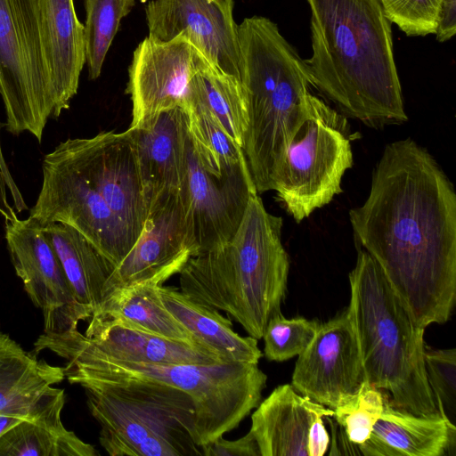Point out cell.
Here are the masks:
<instances>
[{
	"label": "cell",
	"mask_w": 456,
	"mask_h": 456,
	"mask_svg": "<svg viewBox=\"0 0 456 456\" xmlns=\"http://www.w3.org/2000/svg\"><path fill=\"white\" fill-rule=\"evenodd\" d=\"M349 219L414 324L446 322L456 299V194L434 158L411 139L387 144Z\"/></svg>",
	"instance_id": "cell-1"
},
{
	"label": "cell",
	"mask_w": 456,
	"mask_h": 456,
	"mask_svg": "<svg viewBox=\"0 0 456 456\" xmlns=\"http://www.w3.org/2000/svg\"><path fill=\"white\" fill-rule=\"evenodd\" d=\"M314 86L345 114L379 128L407 121L391 23L379 0H306Z\"/></svg>",
	"instance_id": "cell-2"
},
{
	"label": "cell",
	"mask_w": 456,
	"mask_h": 456,
	"mask_svg": "<svg viewBox=\"0 0 456 456\" xmlns=\"http://www.w3.org/2000/svg\"><path fill=\"white\" fill-rule=\"evenodd\" d=\"M281 228V217L270 214L254 194L229 243L189 258L178 273L179 289L262 338L287 292L289 259Z\"/></svg>",
	"instance_id": "cell-3"
},
{
	"label": "cell",
	"mask_w": 456,
	"mask_h": 456,
	"mask_svg": "<svg viewBox=\"0 0 456 456\" xmlns=\"http://www.w3.org/2000/svg\"><path fill=\"white\" fill-rule=\"evenodd\" d=\"M45 349L67 360L63 370L71 384L78 379L126 378L159 381L187 393L195 406L200 447L237 428L261 402L267 381L256 363L150 364L113 358L77 330L40 335L35 351Z\"/></svg>",
	"instance_id": "cell-4"
},
{
	"label": "cell",
	"mask_w": 456,
	"mask_h": 456,
	"mask_svg": "<svg viewBox=\"0 0 456 456\" xmlns=\"http://www.w3.org/2000/svg\"><path fill=\"white\" fill-rule=\"evenodd\" d=\"M240 82L248 110L243 152L257 193L272 190L273 172L314 87L307 64L270 19L238 25Z\"/></svg>",
	"instance_id": "cell-5"
},
{
	"label": "cell",
	"mask_w": 456,
	"mask_h": 456,
	"mask_svg": "<svg viewBox=\"0 0 456 456\" xmlns=\"http://www.w3.org/2000/svg\"><path fill=\"white\" fill-rule=\"evenodd\" d=\"M346 309L366 380L387 390L390 405L425 418L441 417L424 362V329L417 327L382 270L364 249L349 273Z\"/></svg>",
	"instance_id": "cell-6"
},
{
	"label": "cell",
	"mask_w": 456,
	"mask_h": 456,
	"mask_svg": "<svg viewBox=\"0 0 456 456\" xmlns=\"http://www.w3.org/2000/svg\"><path fill=\"white\" fill-rule=\"evenodd\" d=\"M88 409L110 456L202 455L195 406L183 390L162 382L126 378L78 379Z\"/></svg>",
	"instance_id": "cell-7"
},
{
	"label": "cell",
	"mask_w": 456,
	"mask_h": 456,
	"mask_svg": "<svg viewBox=\"0 0 456 456\" xmlns=\"http://www.w3.org/2000/svg\"><path fill=\"white\" fill-rule=\"evenodd\" d=\"M351 140L346 119L309 93L305 116L272 179V190L297 223L342 191V178L353 165Z\"/></svg>",
	"instance_id": "cell-8"
},
{
	"label": "cell",
	"mask_w": 456,
	"mask_h": 456,
	"mask_svg": "<svg viewBox=\"0 0 456 456\" xmlns=\"http://www.w3.org/2000/svg\"><path fill=\"white\" fill-rule=\"evenodd\" d=\"M0 95L7 131L28 132L40 142L54 100L37 0H0Z\"/></svg>",
	"instance_id": "cell-9"
},
{
	"label": "cell",
	"mask_w": 456,
	"mask_h": 456,
	"mask_svg": "<svg viewBox=\"0 0 456 456\" xmlns=\"http://www.w3.org/2000/svg\"><path fill=\"white\" fill-rule=\"evenodd\" d=\"M43 181L29 216L42 227L69 225L116 267L135 241L62 142L44 157Z\"/></svg>",
	"instance_id": "cell-10"
},
{
	"label": "cell",
	"mask_w": 456,
	"mask_h": 456,
	"mask_svg": "<svg viewBox=\"0 0 456 456\" xmlns=\"http://www.w3.org/2000/svg\"><path fill=\"white\" fill-rule=\"evenodd\" d=\"M256 193L248 164L223 175L213 174L201 165L187 136L179 196L193 256L229 243Z\"/></svg>",
	"instance_id": "cell-11"
},
{
	"label": "cell",
	"mask_w": 456,
	"mask_h": 456,
	"mask_svg": "<svg viewBox=\"0 0 456 456\" xmlns=\"http://www.w3.org/2000/svg\"><path fill=\"white\" fill-rule=\"evenodd\" d=\"M5 240L12 265L33 304L44 316V333L77 330L91 314L76 300L60 259L43 227L33 218L5 221Z\"/></svg>",
	"instance_id": "cell-12"
},
{
	"label": "cell",
	"mask_w": 456,
	"mask_h": 456,
	"mask_svg": "<svg viewBox=\"0 0 456 456\" xmlns=\"http://www.w3.org/2000/svg\"><path fill=\"white\" fill-rule=\"evenodd\" d=\"M62 144L136 242L147 216L136 151L128 130Z\"/></svg>",
	"instance_id": "cell-13"
},
{
	"label": "cell",
	"mask_w": 456,
	"mask_h": 456,
	"mask_svg": "<svg viewBox=\"0 0 456 456\" xmlns=\"http://www.w3.org/2000/svg\"><path fill=\"white\" fill-rule=\"evenodd\" d=\"M198 50L183 35L161 42L145 37L134 51L126 93L133 103L129 127L149 129L159 117L183 108Z\"/></svg>",
	"instance_id": "cell-14"
},
{
	"label": "cell",
	"mask_w": 456,
	"mask_h": 456,
	"mask_svg": "<svg viewBox=\"0 0 456 456\" xmlns=\"http://www.w3.org/2000/svg\"><path fill=\"white\" fill-rule=\"evenodd\" d=\"M233 6V0L150 1L145 7L148 37L167 42L183 35L208 61L239 79L238 24Z\"/></svg>",
	"instance_id": "cell-15"
},
{
	"label": "cell",
	"mask_w": 456,
	"mask_h": 456,
	"mask_svg": "<svg viewBox=\"0 0 456 456\" xmlns=\"http://www.w3.org/2000/svg\"><path fill=\"white\" fill-rule=\"evenodd\" d=\"M365 380L356 335L346 310L321 323L298 355L291 385L300 395L334 410Z\"/></svg>",
	"instance_id": "cell-16"
},
{
	"label": "cell",
	"mask_w": 456,
	"mask_h": 456,
	"mask_svg": "<svg viewBox=\"0 0 456 456\" xmlns=\"http://www.w3.org/2000/svg\"><path fill=\"white\" fill-rule=\"evenodd\" d=\"M193 255L179 192L167 196L148 208L142 233L111 273L105 297L115 288L161 286Z\"/></svg>",
	"instance_id": "cell-17"
},
{
	"label": "cell",
	"mask_w": 456,
	"mask_h": 456,
	"mask_svg": "<svg viewBox=\"0 0 456 456\" xmlns=\"http://www.w3.org/2000/svg\"><path fill=\"white\" fill-rule=\"evenodd\" d=\"M64 379L62 367L37 360L0 330V414L64 427V390L53 387Z\"/></svg>",
	"instance_id": "cell-18"
},
{
	"label": "cell",
	"mask_w": 456,
	"mask_h": 456,
	"mask_svg": "<svg viewBox=\"0 0 456 456\" xmlns=\"http://www.w3.org/2000/svg\"><path fill=\"white\" fill-rule=\"evenodd\" d=\"M37 20L58 118L77 94L86 63L84 25L74 0H37Z\"/></svg>",
	"instance_id": "cell-19"
},
{
	"label": "cell",
	"mask_w": 456,
	"mask_h": 456,
	"mask_svg": "<svg viewBox=\"0 0 456 456\" xmlns=\"http://www.w3.org/2000/svg\"><path fill=\"white\" fill-rule=\"evenodd\" d=\"M134 142L146 208L179 192L185 169L187 124L183 109L162 113L149 129L129 127Z\"/></svg>",
	"instance_id": "cell-20"
},
{
	"label": "cell",
	"mask_w": 456,
	"mask_h": 456,
	"mask_svg": "<svg viewBox=\"0 0 456 456\" xmlns=\"http://www.w3.org/2000/svg\"><path fill=\"white\" fill-rule=\"evenodd\" d=\"M90 319L85 336L113 358L150 364L225 362L204 346L157 335L118 317L97 314Z\"/></svg>",
	"instance_id": "cell-21"
},
{
	"label": "cell",
	"mask_w": 456,
	"mask_h": 456,
	"mask_svg": "<svg viewBox=\"0 0 456 456\" xmlns=\"http://www.w3.org/2000/svg\"><path fill=\"white\" fill-rule=\"evenodd\" d=\"M256 408L249 431L261 456H308L311 424L319 416L334 414L333 410L297 394L289 384L275 387Z\"/></svg>",
	"instance_id": "cell-22"
},
{
	"label": "cell",
	"mask_w": 456,
	"mask_h": 456,
	"mask_svg": "<svg viewBox=\"0 0 456 456\" xmlns=\"http://www.w3.org/2000/svg\"><path fill=\"white\" fill-rule=\"evenodd\" d=\"M456 429L441 418H425L386 400L369 438L357 445L364 456H444L455 447Z\"/></svg>",
	"instance_id": "cell-23"
},
{
	"label": "cell",
	"mask_w": 456,
	"mask_h": 456,
	"mask_svg": "<svg viewBox=\"0 0 456 456\" xmlns=\"http://www.w3.org/2000/svg\"><path fill=\"white\" fill-rule=\"evenodd\" d=\"M161 300L167 309L198 341L225 362L256 363L263 356L257 339L240 336L232 322L219 311L204 306L186 297L179 288L160 286Z\"/></svg>",
	"instance_id": "cell-24"
},
{
	"label": "cell",
	"mask_w": 456,
	"mask_h": 456,
	"mask_svg": "<svg viewBox=\"0 0 456 456\" xmlns=\"http://www.w3.org/2000/svg\"><path fill=\"white\" fill-rule=\"evenodd\" d=\"M43 232L60 259L76 300L91 315L94 314L101 308L115 267L69 225L52 223L43 226Z\"/></svg>",
	"instance_id": "cell-25"
},
{
	"label": "cell",
	"mask_w": 456,
	"mask_h": 456,
	"mask_svg": "<svg viewBox=\"0 0 456 456\" xmlns=\"http://www.w3.org/2000/svg\"><path fill=\"white\" fill-rule=\"evenodd\" d=\"M190 101L207 108L224 131L243 147L248 110L240 82L223 72L199 51L196 69L189 81L183 107Z\"/></svg>",
	"instance_id": "cell-26"
},
{
	"label": "cell",
	"mask_w": 456,
	"mask_h": 456,
	"mask_svg": "<svg viewBox=\"0 0 456 456\" xmlns=\"http://www.w3.org/2000/svg\"><path fill=\"white\" fill-rule=\"evenodd\" d=\"M159 287L141 284L115 288L94 314L118 317L157 335L204 346L164 305Z\"/></svg>",
	"instance_id": "cell-27"
},
{
	"label": "cell",
	"mask_w": 456,
	"mask_h": 456,
	"mask_svg": "<svg viewBox=\"0 0 456 456\" xmlns=\"http://www.w3.org/2000/svg\"><path fill=\"white\" fill-rule=\"evenodd\" d=\"M192 148L205 169L223 175L248 164L242 148L224 131L215 117L199 102L183 108Z\"/></svg>",
	"instance_id": "cell-28"
},
{
	"label": "cell",
	"mask_w": 456,
	"mask_h": 456,
	"mask_svg": "<svg viewBox=\"0 0 456 456\" xmlns=\"http://www.w3.org/2000/svg\"><path fill=\"white\" fill-rule=\"evenodd\" d=\"M98 456L90 444L65 427L23 419L0 436V456Z\"/></svg>",
	"instance_id": "cell-29"
},
{
	"label": "cell",
	"mask_w": 456,
	"mask_h": 456,
	"mask_svg": "<svg viewBox=\"0 0 456 456\" xmlns=\"http://www.w3.org/2000/svg\"><path fill=\"white\" fill-rule=\"evenodd\" d=\"M134 4V0H85V56L91 80L100 77L120 21Z\"/></svg>",
	"instance_id": "cell-30"
},
{
	"label": "cell",
	"mask_w": 456,
	"mask_h": 456,
	"mask_svg": "<svg viewBox=\"0 0 456 456\" xmlns=\"http://www.w3.org/2000/svg\"><path fill=\"white\" fill-rule=\"evenodd\" d=\"M387 399L380 389L365 380L355 393L344 398L333 410V417L351 444L359 445L369 438Z\"/></svg>",
	"instance_id": "cell-31"
},
{
	"label": "cell",
	"mask_w": 456,
	"mask_h": 456,
	"mask_svg": "<svg viewBox=\"0 0 456 456\" xmlns=\"http://www.w3.org/2000/svg\"><path fill=\"white\" fill-rule=\"evenodd\" d=\"M320 325L317 320L285 318L281 312L273 315L267 322L262 337L265 358L283 362L299 355L312 342Z\"/></svg>",
	"instance_id": "cell-32"
},
{
	"label": "cell",
	"mask_w": 456,
	"mask_h": 456,
	"mask_svg": "<svg viewBox=\"0 0 456 456\" xmlns=\"http://www.w3.org/2000/svg\"><path fill=\"white\" fill-rule=\"evenodd\" d=\"M424 362L439 414L451 428L456 429V349L425 347Z\"/></svg>",
	"instance_id": "cell-33"
},
{
	"label": "cell",
	"mask_w": 456,
	"mask_h": 456,
	"mask_svg": "<svg viewBox=\"0 0 456 456\" xmlns=\"http://www.w3.org/2000/svg\"><path fill=\"white\" fill-rule=\"evenodd\" d=\"M442 0H379L385 16L407 36L436 34Z\"/></svg>",
	"instance_id": "cell-34"
},
{
	"label": "cell",
	"mask_w": 456,
	"mask_h": 456,
	"mask_svg": "<svg viewBox=\"0 0 456 456\" xmlns=\"http://www.w3.org/2000/svg\"><path fill=\"white\" fill-rule=\"evenodd\" d=\"M204 456H261L257 443L248 431L236 440H226L224 436L200 447Z\"/></svg>",
	"instance_id": "cell-35"
},
{
	"label": "cell",
	"mask_w": 456,
	"mask_h": 456,
	"mask_svg": "<svg viewBox=\"0 0 456 456\" xmlns=\"http://www.w3.org/2000/svg\"><path fill=\"white\" fill-rule=\"evenodd\" d=\"M456 33V0H442L437 16L436 39L445 42Z\"/></svg>",
	"instance_id": "cell-36"
},
{
	"label": "cell",
	"mask_w": 456,
	"mask_h": 456,
	"mask_svg": "<svg viewBox=\"0 0 456 456\" xmlns=\"http://www.w3.org/2000/svg\"><path fill=\"white\" fill-rule=\"evenodd\" d=\"M323 417H317L310 426L307 437V455L323 456L327 452L330 436L322 421Z\"/></svg>",
	"instance_id": "cell-37"
},
{
	"label": "cell",
	"mask_w": 456,
	"mask_h": 456,
	"mask_svg": "<svg viewBox=\"0 0 456 456\" xmlns=\"http://www.w3.org/2000/svg\"><path fill=\"white\" fill-rule=\"evenodd\" d=\"M6 186L5 178L0 164V215L5 221H13L18 217L14 209L7 200Z\"/></svg>",
	"instance_id": "cell-38"
},
{
	"label": "cell",
	"mask_w": 456,
	"mask_h": 456,
	"mask_svg": "<svg viewBox=\"0 0 456 456\" xmlns=\"http://www.w3.org/2000/svg\"><path fill=\"white\" fill-rule=\"evenodd\" d=\"M21 420L23 419L14 416L0 414V436Z\"/></svg>",
	"instance_id": "cell-39"
}]
</instances>
